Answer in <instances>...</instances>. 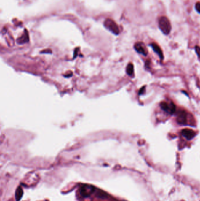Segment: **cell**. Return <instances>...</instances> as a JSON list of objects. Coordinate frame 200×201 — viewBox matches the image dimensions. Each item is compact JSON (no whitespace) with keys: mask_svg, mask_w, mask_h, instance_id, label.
Segmentation results:
<instances>
[{"mask_svg":"<svg viewBox=\"0 0 200 201\" xmlns=\"http://www.w3.org/2000/svg\"><path fill=\"white\" fill-rule=\"evenodd\" d=\"M159 26L162 32L165 35H168L171 32V24L169 20L166 17H160L159 21Z\"/></svg>","mask_w":200,"mask_h":201,"instance_id":"cell-1","label":"cell"},{"mask_svg":"<svg viewBox=\"0 0 200 201\" xmlns=\"http://www.w3.org/2000/svg\"><path fill=\"white\" fill-rule=\"evenodd\" d=\"M104 26L106 29L109 30L111 32L113 33L115 35H118L120 32L119 29L117 24L114 22L113 20L108 18L104 22Z\"/></svg>","mask_w":200,"mask_h":201,"instance_id":"cell-2","label":"cell"},{"mask_svg":"<svg viewBox=\"0 0 200 201\" xmlns=\"http://www.w3.org/2000/svg\"><path fill=\"white\" fill-rule=\"evenodd\" d=\"M160 107L163 111L170 115L173 114L176 110L175 105L172 102H167L166 101H163L160 103Z\"/></svg>","mask_w":200,"mask_h":201,"instance_id":"cell-3","label":"cell"},{"mask_svg":"<svg viewBox=\"0 0 200 201\" xmlns=\"http://www.w3.org/2000/svg\"><path fill=\"white\" fill-rule=\"evenodd\" d=\"M177 122L178 124L184 125L187 123V114L184 110H180L177 113Z\"/></svg>","mask_w":200,"mask_h":201,"instance_id":"cell-4","label":"cell"},{"mask_svg":"<svg viewBox=\"0 0 200 201\" xmlns=\"http://www.w3.org/2000/svg\"><path fill=\"white\" fill-rule=\"evenodd\" d=\"M95 191V187L91 185H84L81 188V195L84 197H88Z\"/></svg>","mask_w":200,"mask_h":201,"instance_id":"cell-5","label":"cell"},{"mask_svg":"<svg viewBox=\"0 0 200 201\" xmlns=\"http://www.w3.org/2000/svg\"><path fill=\"white\" fill-rule=\"evenodd\" d=\"M135 50L139 54L143 55L144 56H146L148 54V51L143 42H137L135 44Z\"/></svg>","mask_w":200,"mask_h":201,"instance_id":"cell-6","label":"cell"},{"mask_svg":"<svg viewBox=\"0 0 200 201\" xmlns=\"http://www.w3.org/2000/svg\"><path fill=\"white\" fill-rule=\"evenodd\" d=\"M182 135L188 140H192L196 136V132L190 129L186 128L181 131Z\"/></svg>","mask_w":200,"mask_h":201,"instance_id":"cell-7","label":"cell"},{"mask_svg":"<svg viewBox=\"0 0 200 201\" xmlns=\"http://www.w3.org/2000/svg\"><path fill=\"white\" fill-rule=\"evenodd\" d=\"M150 46L152 47L153 50H154V51L157 54H158V56H159L160 58L161 59H163L164 58V56H163V51L161 50V49L160 48V47L156 44L155 43H153V44H150Z\"/></svg>","mask_w":200,"mask_h":201,"instance_id":"cell-8","label":"cell"},{"mask_svg":"<svg viewBox=\"0 0 200 201\" xmlns=\"http://www.w3.org/2000/svg\"><path fill=\"white\" fill-rule=\"evenodd\" d=\"M29 41L28 35L27 32L25 31V32L24 34H23L21 37H20L18 40L17 42L19 44H24L25 42H27Z\"/></svg>","mask_w":200,"mask_h":201,"instance_id":"cell-9","label":"cell"},{"mask_svg":"<svg viewBox=\"0 0 200 201\" xmlns=\"http://www.w3.org/2000/svg\"><path fill=\"white\" fill-rule=\"evenodd\" d=\"M23 195V191L21 187H18L15 192V198L16 201H20Z\"/></svg>","mask_w":200,"mask_h":201,"instance_id":"cell-10","label":"cell"},{"mask_svg":"<svg viewBox=\"0 0 200 201\" xmlns=\"http://www.w3.org/2000/svg\"><path fill=\"white\" fill-rule=\"evenodd\" d=\"M126 72H127V74L129 75H130V76H132L133 75V73H134V67H133V65L132 64H129L127 67V68H126Z\"/></svg>","mask_w":200,"mask_h":201,"instance_id":"cell-11","label":"cell"},{"mask_svg":"<svg viewBox=\"0 0 200 201\" xmlns=\"http://www.w3.org/2000/svg\"><path fill=\"white\" fill-rule=\"evenodd\" d=\"M195 50H196V52L198 57H199V59H200V47H199V46H196Z\"/></svg>","mask_w":200,"mask_h":201,"instance_id":"cell-12","label":"cell"},{"mask_svg":"<svg viewBox=\"0 0 200 201\" xmlns=\"http://www.w3.org/2000/svg\"><path fill=\"white\" fill-rule=\"evenodd\" d=\"M195 7H196V11L200 14V2H198L196 4V5H195Z\"/></svg>","mask_w":200,"mask_h":201,"instance_id":"cell-13","label":"cell"},{"mask_svg":"<svg viewBox=\"0 0 200 201\" xmlns=\"http://www.w3.org/2000/svg\"><path fill=\"white\" fill-rule=\"evenodd\" d=\"M145 91V86H144L140 89L139 92V95L143 94V93H144Z\"/></svg>","mask_w":200,"mask_h":201,"instance_id":"cell-14","label":"cell"}]
</instances>
